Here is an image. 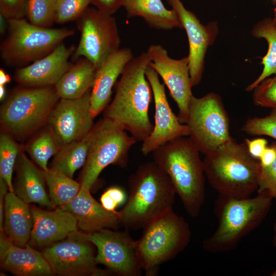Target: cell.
I'll return each instance as SVG.
<instances>
[{
	"label": "cell",
	"mask_w": 276,
	"mask_h": 276,
	"mask_svg": "<svg viewBox=\"0 0 276 276\" xmlns=\"http://www.w3.org/2000/svg\"><path fill=\"white\" fill-rule=\"evenodd\" d=\"M146 76L151 86L155 105L154 125L150 134L142 142L141 151L147 155L176 138L189 136V128L181 123L172 111L167 99L165 84L162 83L156 72L148 65Z\"/></svg>",
	"instance_id": "2e32d148"
},
{
	"label": "cell",
	"mask_w": 276,
	"mask_h": 276,
	"mask_svg": "<svg viewBox=\"0 0 276 276\" xmlns=\"http://www.w3.org/2000/svg\"><path fill=\"white\" fill-rule=\"evenodd\" d=\"M126 194L123 189L112 187L107 189L101 196L100 202L107 210L116 211V209L126 200Z\"/></svg>",
	"instance_id": "74e56055"
},
{
	"label": "cell",
	"mask_w": 276,
	"mask_h": 276,
	"mask_svg": "<svg viewBox=\"0 0 276 276\" xmlns=\"http://www.w3.org/2000/svg\"><path fill=\"white\" fill-rule=\"evenodd\" d=\"M33 225L30 206L14 193L9 191L5 198L2 231L14 244L25 247L30 241Z\"/></svg>",
	"instance_id": "cb8c5ba5"
},
{
	"label": "cell",
	"mask_w": 276,
	"mask_h": 276,
	"mask_svg": "<svg viewBox=\"0 0 276 276\" xmlns=\"http://www.w3.org/2000/svg\"><path fill=\"white\" fill-rule=\"evenodd\" d=\"M273 199L266 191L258 192L254 197L219 195L215 203L218 226L213 235L203 241V249L215 253L235 248L243 238L260 225Z\"/></svg>",
	"instance_id": "277c9868"
},
{
	"label": "cell",
	"mask_w": 276,
	"mask_h": 276,
	"mask_svg": "<svg viewBox=\"0 0 276 276\" xmlns=\"http://www.w3.org/2000/svg\"><path fill=\"white\" fill-rule=\"evenodd\" d=\"M75 49L62 42L45 56L16 69L15 81L27 87L55 86L72 65L68 59Z\"/></svg>",
	"instance_id": "ac0fdd59"
},
{
	"label": "cell",
	"mask_w": 276,
	"mask_h": 276,
	"mask_svg": "<svg viewBox=\"0 0 276 276\" xmlns=\"http://www.w3.org/2000/svg\"><path fill=\"white\" fill-rule=\"evenodd\" d=\"M90 92L75 99H60L48 120L49 128L60 147L82 139L94 126Z\"/></svg>",
	"instance_id": "9a60e30c"
},
{
	"label": "cell",
	"mask_w": 276,
	"mask_h": 276,
	"mask_svg": "<svg viewBox=\"0 0 276 276\" xmlns=\"http://www.w3.org/2000/svg\"><path fill=\"white\" fill-rule=\"evenodd\" d=\"M21 147L9 134L0 135V177L7 182L9 191L13 193L12 176Z\"/></svg>",
	"instance_id": "4dcf8cb0"
},
{
	"label": "cell",
	"mask_w": 276,
	"mask_h": 276,
	"mask_svg": "<svg viewBox=\"0 0 276 276\" xmlns=\"http://www.w3.org/2000/svg\"><path fill=\"white\" fill-rule=\"evenodd\" d=\"M128 196L117 211L122 226L129 231L143 228L172 209L176 192L166 173L154 162L140 165L128 180Z\"/></svg>",
	"instance_id": "7a4b0ae2"
},
{
	"label": "cell",
	"mask_w": 276,
	"mask_h": 276,
	"mask_svg": "<svg viewBox=\"0 0 276 276\" xmlns=\"http://www.w3.org/2000/svg\"><path fill=\"white\" fill-rule=\"evenodd\" d=\"M276 157V149L271 144L267 146L260 157L259 161L261 167L269 166L274 160Z\"/></svg>",
	"instance_id": "b9f144b4"
},
{
	"label": "cell",
	"mask_w": 276,
	"mask_h": 276,
	"mask_svg": "<svg viewBox=\"0 0 276 276\" xmlns=\"http://www.w3.org/2000/svg\"><path fill=\"white\" fill-rule=\"evenodd\" d=\"M90 190L82 185L77 195L67 203L60 206L72 213L78 228L90 233L106 228L117 229L121 225L117 211L105 209L91 196Z\"/></svg>",
	"instance_id": "ffe728a7"
},
{
	"label": "cell",
	"mask_w": 276,
	"mask_h": 276,
	"mask_svg": "<svg viewBox=\"0 0 276 276\" xmlns=\"http://www.w3.org/2000/svg\"><path fill=\"white\" fill-rule=\"evenodd\" d=\"M202 162L206 177L219 195L244 198L257 191L260 163L244 143L232 138L205 155Z\"/></svg>",
	"instance_id": "5b68a950"
},
{
	"label": "cell",
	"mask_w": 276,
	"mask_h": 276,
	"mask_svg": "<svg viewBox=\"0 0 276 276\" xmlns=\"http://www.w3.org/2000/svg\"><path fill=\"white\" fill-rule=\"evenodd\" d=\"M191 237L189 224L172 209L147 223L141 238L135 241L136 255L145 275L157 274L159 265L183 251Z\"/></svg>",
	"instance_id": "8992f818"
},
{
	"label": "cell",
	"mask_w": 276,
	"mask_h": 276,
	"mask_svg": "<svg viewBox=\"0 0 276 276\" xmlns=\"http://www.w3.org/2000/svg\"><path fill=\"white\" fill-rule=\"evenodd\" d=\"M126 0H91V4L99 11L112 15Z\"/></svg>",
	"instance_id": "f35d334b"
},
{
	"label": "cell",
	"mask_w": 276,
	"mask_h": 276,
	"mask_svg": "<svg viewBox=\"0 0 276 276\" xmlns=\"http://www.w3.org/2000/svg\"><path fill=\"white\" fill-rule=\"evenodd\" d=\"M271 276H276V269L271 273Z\"/></svg>",
	"instance_id": "c3c4849f"
},
{
	"label": "cell",
	"mask_w": 276,
	"mask_h": 276,
	"mask_svg": "<svg viewBox=\"0 0 276 276\" xmlns=\"http://www.w3.org/2000/svg\"><path fill=\"white\" fill-rule=\"evenodd\" d=\"M6 95V89L5 87V86L4 85H0V99L1 100H3Z\"/></svg>",
	"instance_id": "f6af8a7d"
},
{
	"label": "cell",
	"mask_w": 276,
	"mask_h": 276,
	"mask_svg": "<svg viewBox=\"0 0 276 276\" xmlns=\"http://www.w3.org/2000/svg\"><path fill=\"white\" fill-rule=\"evenodd\" d=\"M57 0H28L26 15L31 24L51 28L55 22Z\"/></svg>",
	"instance_id": "1f68e13d"
},
{
	"label": "cell",
	"mask_w": 276,
	"mask_h": 276,
	"mask_svg": "<svg viewBox=\"0 0 276 276\" xmlns=\"http://www.w3.org/2000/svg\"><path fill=\"white\" fill-rule=\"evenodd\" d=\"M244 143L250 154L258 160L268 146L267 140L263 138H258L252 140L246 139L244 140Z\"/></svg>",
	"instance_id": "ab89813d"
},
{
	"label": "cell",
	"mask_w": 276,
	"mask_h": 276,
	"mask_svg": "<svg viewBox=\"0 0 276 276\" xmlns=\"http://www.w3.org/2000/svg\"><path fill=\"white\" fill-rule=\"evenodd\" d=\"M59 99L54 86L15 89L1 108L3 132L19 138L33 132L48 121Z\"/></svg>",
	"instance_id": "52a82bcc"
},
{
	"label": "cell",
	"mask_w": 276,
	"mask_h": 276,
	"mask_svg": "<svg viewBox=\"0 0 276 276\" xmlns=\"http://www.w3.org/2000/svg\"><path fill=\"white\" fill-rule=\"evenodd\" d=\"M273 3L275 4L276 3V0H271Z\"/></svg>",
	"instance_id": "681fc988"
},
{
	"label": "cell",
	"mask_w": 276,
	"mask_h": 276,
	"mask_svg": "<svg viewBox=\"0 0 276 276\" xmlns=\"http://www.w3.org/2000/svg\"><path fill=\"white\" fill-rule=\"evenodd\" d=\"M60 148L49 127L37 134L26 146L27 152L43 171L48 170L49 160L56 154Z\"/></svg>",
	"instance_id": "f546056e"
},
{
	"label": "cell",
	"mask_w": 276,
	"mask_h": 276,
	"mask_svg": "<svg viewBox=\"0 0 276 276\" xmlns=\"http://www.w3.org/2000/svg\"><path fill=\"white\" fill-rule=\"evenodd\" d=\"M11 81V78L3 69L0 70V85H6Z\"/></svg>",
	"instance_id": "7bdbcfd3"
},
{
	"label": "cell",
	"mask_w": 276,
	"mask_h": 276,
	"mask_svg": "<svg viewBox=\"0 0 276 276\" xmlns=\"http://www.w3.org/2000/svg\"><path fill=\"white\" fill-rule=\"evenodd\" d=\"M0 261L3 269L18 276L54 274L41 251L28 244L25 247L14 244L3 231H0Z\"/></svg>",
	"instance_id": "44dd1931"
},
{
	"label": "cell",
	"mask_w": 276,
	"mask_h": 276,
	"mask_svg": "<svg viewBox=\"0 0 276 276\" xmlns=\"http://www.w3.org/2000/svg\"><path fill=\"white\" fill-rule=\"evenodd\" d=\"M186 124L189 137L204 155L232 139L229 121L220 97L213 92L191 97Z\"/></svg>",
	"instance_id": "30bf717a"
},
{
	"label": "cell",
	"mask_w": 276,
	"mask_h": 276,
	"mask_svg": "<svg viewBox=\"0 0 276 276\" xmlns=\"http://www.w3.org/2000/svg\"><path fill=\"white\" fill-rule=\"evenodd\" d=\"M8 190L9 187L7 182L0 177V231L3 228L5 198Z\"/></svg>",
	"instance_id": "60d3db41"
},
{
	"label": "cell",
	"mask_w": 276,
	"mask_h": 276,
	"mask_svg": "<svg viewBox=\"0 0 276 276\" xmlns=\"http://www.w3.org/2000/svg\"><path fill=\"white\" fill-rule=\"evenodd\" d=\"M13 193L28 204L35 203L52 208L45 189L42 169H38L21 150L15 164Z\"/></svg>",
	"instance_id": "603a6c76"
},
{
	"label": "cell",
	"mask_w": 276,
	"mask_h": 276,
	"mask_svg": "<svg viewBox=\"0 0 276 276\" xmlns=\"http://www.w3.org/2000/svg\"><path fill=\"white\" fill-rule=\"evenodd\" d=\"M77 20L81 36L74 56L83 57L98 68L119 49L121 39L116 19L95 7H88Z\"/></svg>",
	"instance_id": "7c38bea8"
},
{
	"label": "cell",
	"mask_w": 276,
	"mask_h": 276,
	"mask_svg": "<svg viewBox=\"0 0 276 276\" xmlns=\"http://www.w3.org/2000/svg\"><path fill=\"white\" fill-rule=\"evenodd\" d=\"M253 36L264 38L268 43L267 54L263 57L261 63L263 69L257 79L246 88L249 91L262 80L272 74H276V26L271 18H264L257 22L252 30Z\"/></svg>",
	"instance_id": "83f0119b"
},
{
	"label": "cell",
	"mask_w": 276,
	"mask_h": 276,
	"mask_svg": "<svg viewBox=\"0 0 276 276\" xmlns=\"http://www.w3.org/2000/svg\"><path fill=\"white\" fill-rule=\"evenodd\" d=\"M149 61L147 53L143 52L127 64L114 98L104 112V117L118 124L138 142L146 139L153 128L148 115L153 93L146 76Z\"/></svg>",
	"instance_id": "6da1fadb"
},
{
	"label": "cell",
	"mask_w": 276,
	"mask_h": 276,
	"mask_svg": "<svg viewBox=\"0 0 276 276\" xmlns=\"http://www.w3.org/2000/svg\"><path fill=\"white\" fill-rule=\"evenodd\" d=\"M90 135L88 155L80 175V183L89 190L108 166H127L129 150L137 142L118 124L105 117L94 125Z\"/></svg>",
	"instance_id": "9c48e42d"
},
{
	"label": "cell",
	"mask_w": 276,
	"mask_h": 276,
	"mask_svg": "<svg viewBox=\"0 0 276 276\" xmlns=\"http://www.w3.org/2000/svg\"><path fill=\"white\" fill-rule=\"evenodd\" d=\"M133 57L130 49H119L97 68L90 92V112L94 118L108 106L114 85Z\"/></svg>",
	"instance_id": "7402d4cb"
},
{
	"label": "cell",
	"mask_w": 276,
	"mask_h": 276,
	"mask_svg": "<svg viewBox=\"0 0 276 276\" xmlns=\"http://www.w3.org/2000/svg\"><path fill=\"white\" fill-rule=\"evenodd\" d=\"M28 0H0V15L7 20L23 18Z\"/></svg>",
	"instance_id": "8d00e7d4"
},
{
	"label": "cell",
	"mask_w": 276,
	"mask_h": 276,
	"mask_svg": "<svg viewBox=\"0 0 276 276\" xmlns=\"http://www.w3.org/2000/svg\"><path fill=\"white\" fill-rule=\"evenodd\" d=\"M272 145L276 149V142H273ZM257 191H266L276 199V157L269 166H261Z\"/></svg>",
	"instance_id": "d590c367"
},
{
	"label": "cell",
	"mask_w": 276,
	"mask_h": 276,
	"mask_svg": "<svg viewBox=\"0 0 276 276\" xmlns=\"http://www.w3.org/2000/svg\"><path fill=\"white\" fill-rule=\"evenodd\" d=\"M255 105L271 108H276V75L266 78L252 90Z\"/></svg>",
	"instance_id": "e575fe53"
},
{
	"label": "cell",
	"mask_w": 276,
	"mask_h": 276,
	"mask_svg": "<svg viewBox=\"0 0 276 276\" xmlns=\"http://www.w3.org/2000/svg\"><path fill=\"white\" fill-rule=\"evenodd\" d=\"M43 173L52 208L67 203L80 190L82 186L80 182L61 172L49 168Z\"/></svg>",
	"instance_id": "f1b7e54d"
},
{
	"label": "cell",
	"mask_w": 276,
	"mask_h": 276,
	"mask_svg": "<svg viewBox=\"0 0 276 276\" xmlns=\"http://www.w3.org/2000/svg\"><path fill=\"white\" fill-rule=\"evenodd\" d=\"M90 138L89 132L82 139L61 147L54 156L50 168L73 178L75 172L86 163Z\"/></svg>",
	"instance_id": "4316f807"
},
{
	"label": "cell",
	"mask_w": 276,
	"mask_h": 276,
	"mask_svg": "<svg viewBox=\"0 0 276 276\" xmlns=\"http://www.w3.org/2000/svg\"><path fill=\"white\" fill-rule=\"evenodd\" d=\"M241 130L250 135H266L276 140V108L265 117L248 118Z\"/></svg>",
	"instance_id": "d6a6232c"
},
{
	"label": "cell",
	"mask_w": 276,
	"mask_h": 276,
	"mask_svg": "<svg viewBox=\"0 0 276 276\" xmlns=\"http://www.w3.org/2000/svg\"><path fill=\"white\" fill-rule=\"evenodd\" d=\"M129 230L106 228L87 233L96 248V260L112 274L120 276H140L142 273L135 248V241Z\"/></svg>",
	"instance_id": "4fadbf2b"
},
{
	"label": "cell",
	"mask_w": 276,
	"mask_h": 276,
	"mask_svg": "<svg viewBox=\"0 0 276 276\" xmlns=\"http://www.w3.org/2000/svg\"><path fill=\"white\" fill-rule=\"evenodd\" d=\"M91 4V0H57L55 23L77 20Z\"/></svg>",
	"instance_id": "836d02e7"
},
{
	"label": "cell",
	"mask_w": 276,
	"mask_h": 276,
	"mask_svg": "<svg viewBox=\"0 0 276 276\" xmlns=\"http://www.w3.org/2000/svg\"><path fill=\"white\" fill-rule=\"evenodd\" d=\"M187 136L173 139L152 153L153 161L170 178L187 213L195 218L205 200V174L200 152Z\"/></svg>",
	"instance_id": "3957f363"
},
{
	"label": "cell",
	"mask_w": 276,
	"mask_h": 276,
	"mask_svg": "<svg viewBox=\"0 0 276 276\" xmlns=\"http://www.w3.org/2000/svg\"><path fill=\"white\" fill-rule=\"evenodd\" d=\"M123 7L128 17H141L150 27L165 30L182 28L176 12L167 9L162 0H126Z\"/></svg>",
	"instance_id": "484cf974"
},
{
	"label": "cell",
	"mask_w": 276,
	"mask_h": 276,
	"mask_svg": "<svg viewBox=\"0 0 276 276\" xmlns=\"http://www.w3.org/2000/svg\"><path fill=\"white\" fill-rule=\"evenodd\" d=\"M33 225L28 245L42 248L64 239L78 230L77 221L70 212L60 208L52 211L30 206Z\"/></svg>",
	"instance_id": "d6986e66"
},
{
	"label": "cell",
	"mask_w": 276,
	"mask_h": 276,
	"mask_svg": "<svg viewBox=\"0 0 276 276\" xmlns=\"http://www.w3.org/2000/svg\"><path fill=\"white\" fill-rule=\"evenodd\" d=\"M273 230L274 233L273 243L274 246L276 247V222H275L273 225Z\"/></svg>",
	"instance_id": "bcb514c9"
},
{
	"label": "cell",
	"mask_w": 276,
	"mask_h": 276,
	"mask_svg": "<svg viewBox=\"0 0 276 276\" xmlns=\"http://www.w3.org/2000/svg\"><path fill=\"white\" fill-rule=\"evenodd\" d=\"M274 17L272 19V20L274 24L276 26V9L274 10Z\"/></svg>",
	"instance_id": "7dc6e473"
},
{
	"label": "cell",
	"mask_w": 276,
	"mask_h": 276,
	"mask_svg": "<svg viewBox=\"0 0 276 276\" xmlns=\"http://www.w3.org/2000/svg\"><path fill=\"white\" fill-rule=\"evenodd\" d=\"M176 13L186 32L189 44L190 75L192 86L200 82L204 66V58L218 32L216 22L202 25L194 14L187 10L180 0H167Z\"/></svg>",
	"instance_id": "e0dca14e"
},
{
	"label": "cell",
	"mask_w": 276,
	"mask_h": 276,
	"mask_svg": "<svg viewBox=\"0 0 276 276\" xmlns=\"http://www.w3.org/2000/svg\"><path fill=\"white\" fill-rule=\"evenodd\" d=\"M96 248L87 233L75 231L64 239L46 246L41 251L54 274L98 276L112 274L97 267Z\"/></svg>",
	"instance_id": "8fae6325"
},
{
	"label": "cell",
	"mask_w": 276,
	"mask_h": 276,
	"mask_svg": "<svg viewBox=\"0 0 276 276\" xmlns=\"http://www.w3.org/2000/svg\"><path fill=\"white\" fill-rule=\"evenodd\" d=\"M8 27L7 19L2 15H0V32L1 35H3L6 30Z\"/></svg>",
	"instance_id": "ee69618b"
},
{
	"label": "cell",
	"mask_w": 276,
	"mask_h": 276,
	"mask_svg": "<svg viewBox=\"0 0 276 276\" xmlns=\"http://www.w3.org/2000/svg\"><path fill=\"white\" fill-rule=\"evenodd\" d=\"M146 53L150 60L148 65L163 79L177 104L180 122L186 124L189 103L193 95L188 56L180 59H173L159 44L150 45Z\"/></svg>",
	"instance_id": "5bb4252c"
},
{
	"label": "cell",
	"mask_w": 276,
	"mask_h": 276,
	"mask_svg": "<svg viewBox=\"0 0 276 276\" xmlns=\"http://www.w3.org/2000/svg\"><path fill=\"white\" fill-rule=\"evenodd\" d=\"M8 34L1 44L2 61L9 66L29 64L49 54L66 38L72 29L43 28L24 18L8 19Z\"/></svg>",
	"instance_id": "ba28073f"
},
{
	"label": "cell",
	"mask_w": 276,
	"mask_h": 276,
	"mask_svg": "<svg viewBox=\"0 0 276 276\" xmlns=\"http://www.w3.org/2000/svg\"><path fill=\"white\" fill-rule=\"evenodd\" d=\"M97 70L85 58L72 64L54 86L59 98L75 99L84 95L93 86Z\"/></svg>",
	"instance_id": "d4e9b609"
}]
</instances>
